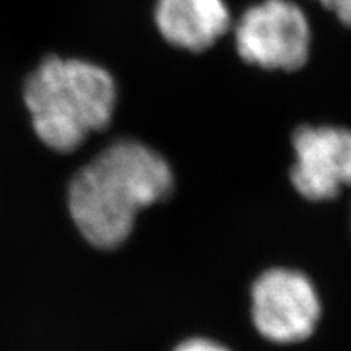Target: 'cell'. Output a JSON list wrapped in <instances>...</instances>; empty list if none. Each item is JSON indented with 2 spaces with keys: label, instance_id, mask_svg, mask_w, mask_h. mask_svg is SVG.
Here are the masks:
<instances>
[{
  "label": "cell",
  "instance_id": "cell-1",
  "mask_svg": "<svg viewBox=\"0 0 351 351\" xmlns=\"http://www.w3.org/2000/svg\"><path fill=\"white\" fill-rule=\"evenodd\" d=\"M173 169L137 140H117L78 171L69 187V210L88 243L114 249L129 238L140 210L168 199Z\"/></svg>",
  "mask_w": 351,
  "mask_h": 351
},
{
  "label": "cell",
  "instance_id": "cell-2",
  "mask_svg": "<svg viewBox=\"0 0 351 351\" xmlns=\"http://www.w3.org/2000/svg\"><path fill=\"white\" fill-rule=\"evenodd\" d=\"M23 96L39 140L52 150L69 153L109 125L117 88L111 73L98 64L51 56L26 78Z\"/></svg>",
  "mask_w": 351,
  "mask_h": 351
},
{
  "label": "cell",
  "instance_id": "cell-3",
  "mask_svg": "<svg viewBox=\"0 0 351 351\" xmlns=\"http://www.w3.org/2000/svg\"><path fill=\"white\" fill-rule=\"evenodd\" d=\"M234 43L245 64L295 72L309 60L313 28L293 0H262L236 21Z\"/></svg>",
  "mask_w": 351,
  "mask_h": 351
},
{
  "label": "cell",
  "instance_id": "cell-4",
  "mask_svg": "<svg viewBox=\"0 0 351 351\" xmlns=\"http://www.w3.org/2000/svg\"><path fill=\"white\" fill-rule=\"evenodd\" d=\"M252 322L263 339L298 343L309 339L320 319V298L302 271L270 269L252 285Z\"/></svg>",
  "mask_w": 351,
  "mask_h": 351
},
{
  "label": "cell",
  "instance_id": "cell-5",
  "mask_svg": "<svg viewBox=\"0 0 351 351\" xmlns=\"http://www.w3.org/2000/svg\"><path fill=\"white\" fill-rule=\"evenodd\" d=\"M293 186L311 202L335 199L351 187V130L339 125H302L291 140Z\"/></svg>",
  "mask_w": 351,
  "mask_h": 351
},
{
  "label": "cell",
  "instance_id": "cell-6",
  "mask_svg": "<svg viewBox=\"0 0 351 351\" xmlns=\"http://www.w3.org/2000/svg\"><path fill=\"white\" fill-rule=\"evenodd\" d=\"M155 23L171 46L202 52L228 33L231 13L226 0H156Z\"/></svg>",
  "mask_w": 351,
  "mask_h": 351
},
{
  "label": "cell",
  "instance_id": "cell-7",
  "mask_svg": "<svg viewBox=\"0 0 351 351\" xmlns=\"http://www.w3.org/2000/svg\"><path fill=\"white\" fill-rule=\"evenodd\" d=\"M339 19L345 26L351 28V0H314Z\"/></svg>",
  "mask_w": 351,
  "mask_h": 351
},
{
  "label": "cell",
  "instance_id": "cell-8",
  "mask_svg": "<svg viewBox=\"0 0 351 351\" xmlns=\"http://www.w3.org/2000/svg\"><path fill=\"white\" fill-rule=\"evenodd\" d=\"M173 351H230L226 346H223L218 341L210 339H191L182 341Z\"/></svg>",
  "mask_w": 351,
  "mask_h": 351
}]
</instances>
